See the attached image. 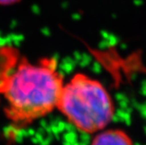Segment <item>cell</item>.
I'll return each mask as SVG.
<instances>
[{"mask_svg":"<svg viewBox=\"0 0 146 145\" xmlns=\"http://www.w3.org/2000/svg\"><path fill=\"white\" fill-rule=\"evenodd\" d=\"M57 109L74 127L96 134L108 127L115 115L114 101L105 86L86 73H77L65 82Z\"/></svg>","mask_w":146,"mask_h":145,"instance_id":"cell-2","label":"cell"},{"mask_svg":"<svg viewBox=\"0 0 146 145\" xmlns=\"http://www.w3.org/2000/svg\"><path fill=\"white\" fill-rule=\"evenodd\" d=\"M20 0H0V5H10L18 3Z\"/></svg>","mask_w":146,"mask_h":145,"instance_id":"cell-5","label":"cell"},{"mask_svg":"<svg viewBox=\"0 0 146 145\" xmlns=\"http://www.w3.org/2000/svg\"><path fill=\"white\" fill-rule=\"evenodd\" d=\"M20 58L19 51L15 46L0 43V100L6 79L14 69Z\"/></svg>","mask_w":146,"mask_h":145,"instance_id":"cell-3","label":"cell"},{"mask_svg":"<svg viewBox=\"0 0 146 145\" xmlns=\"http://www.w3.org/2000/svg\"><path fill=\"white\" fill-rule=\"evenodd\" d=\"M64 84L56 59L31 62L21 56L3 87L5 116L19 128L46 116L57 109Z\"/></svg>","mask_w":146,"mask_h":145,"instance_id":"cell-1","label":"cell"},{"mask_svg":"<svg viewBox=\"0 0 146 145\" xmlns=\"http://www.w3.org/2000/svg\"><path fill=\"white\" fill-rule=\"evenodd\" d=\"M91 145H134L130 136L119 128H104L96 134Z\"/></svg>","mask_w":146,"mask_h":145,"instance_id":"cell-4","label":"cell"}]
</instances>
